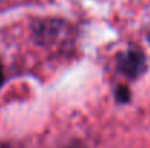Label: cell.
Segmentation results:
<instances>
[{
    "mask_svg": "<svg viewBox=\"0 0 150 148\" xmlns=\"http://www.w3.org/2000/svg\"><path fill=\"white\" fill-rule=\"evenodd\" d=\"M146 57L143 51L139 48H128L121 52L117 58V68L118 71L125 76L127 79H139L146 71Z\"/></svg>",
    "mask_w": 150,
    "mask_h": 148,
    "instance_id": "obj_1",
    "label": "cell"
},
{
    "mask_svg": "<svg viewBox=\"0 0 150 148\" xmlns=\"http://www.w3.org/2000/svg\"><path fill=\"white\" fill-rule=\"evenodd\" d=\"M115 99L118 103H128L130 99H131V93H130V89L125 86V84H120L115 90Z\"/></svg>",
    "mask_w": 150,
    "mask_h": 148,
    "instance_id": "obj_2",
    "label": "cell"
},
{
    "mask_svg": "<svg viewBox=\"0 0 150 148\" xmlns=\"http://www.w3.org/2000/svg\"><path fill=\"white\" fill-rule=\"evenodd\" d=\"M3 83V71H1V65H0V86Z\"/></svg>",
    "mask_w": 150,
    "mask_h": 148,
    "instance_id": "obj_3",
    "label": "cell"
},
{
    "mask_svg": "<svg viewBox=\"0 0 150 148\" xmlns=\"http://www.w3.org/2000/svg\"><path fill=\"white\" fill-rule=\"evenodd\" d=\"M69 148H82L79 144H76V145H71V147H69Z\"/></svg>",
    "mask_w": 150,
    "mask_h": 148,
    "instance_id": "obj_4",
    "label": "cell"
}]
</instances>
